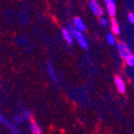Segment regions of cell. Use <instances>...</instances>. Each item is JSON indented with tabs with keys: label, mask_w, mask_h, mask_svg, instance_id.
I'll use <instances>...</instances> for the list:
<instances>
[{
	"label": "cell",
	"mask_w": 134,
	"mask_h": 134,
	"mask_svg": "<svg viewBox=\"0 0 134 134\" xmlns=\"http://www.w3.org/2000/svg\"><path fill=\"white\" fill-rule=\"evenodd\" d=\"M67 28L69 29V32L71 33L72 37L77 40V42H78V44L81 46V48H83V50H86L87 48H88V42L86 41V40H85L83 33L81 31H79V30H77V29L75 28V26H74L72 24H70V23L68 24Z\"/></svg>",
	"instance_id": "cell-1"
},
{
	"label": "cell",
	"mask_w": 134,
	"mask_h": 134,
	"mask_svg": "<svg viewBox=\"0 0 134 134\" xmlns=\"http://www.w3.org/2000/svg\"><path fill=\"white\" fill-rule=\"evenodd\" d=\"M117 51H118L119 54L123 59H127L130 55H131V50L130 49V47L127 46L126 43L124 42H118L117 43Z\"/></svg>",
	"instance_id": "cell-2"
},
{
	"label": "cell",
	"mask_w": 134,
	"mask_h": 134,
	"mask_svg": "<svg viewBox=\"0 0 134 134\" xmlns=\"http://www.w3.org/2000/svg\"><path fill=\"white\" fill-rule=\"evenodd\" d=\"M89 6L93 13L96 16H102L103 14V9L100 7V5L98 4L97 0H89Z\"/></svg>",
	"instance_id": "cell-3"
},
{
	"label": "cell",
	"mask_w": 134,
	"mask_h": 134,
	"mask_svg": "<svg viewBox=\"0 0 134 134\" xmlns=\"http://www.w3.org/2000/svg\"><path fill=\"white\" fill-rule=\"evenodd\" d=\"M106 6H107V10L108 13L111 17H114L116 14V7L114 0H104Z\"/></svg>",
	"instance_id": "cell-4"
},
{
	"label": "cell",
	"mask_w": 134,
	"mask_h": 134,
	"mask_svg": "<svg viewBox=\"0 0 134 134\" xmlns=\"http://www.w3.org/2000/svg\"><path fill=\"white\" fill-rule=\"evenodd\" d=\"M114 83H115L116 88H117L119 93L124 94L126 92V85L125 83H124V81L122 80V78H120L119 76H116L114 78Z\"/></svg>",
	"instance_id": "cell-5"
},
{
	"label": "cell",
	"mask_w": 134,
	"mask_h": 134,
	"mask_svg": "<svg viewBox=\"0 0 134 134\" xmlns=\"http://www.w3.org/2000/svg\"><path fill=\"white\" fill-rule=\"evenodd\" d=\"M62 34L63 37H64V40H66V42L69 45H73V37H72L71 33L69 32V30L66 27H63L62 28Z\"/></svg>",
	"instance_id": "cell-6"
},
{
	"label": "cell",
	"mask_w": 134,
	"mask_h": 134,
	"mask_svg": "<svg viewBox=\"0 0 134 134\" xmlns=\"http://www.w3.org/2000/svg\"><path fill=\"white\" fill-rule=\"evenodd\" d=\"M73 25L74 26H75V28L77 29V30H79V31L83 32L85 30V23H83V21L82 20L81 18H79V17H76V18H74L73 20Z\"/></svg>",
	"instance_id": "cell-7"
},
{
	"label": "cell",
	"mask_w": 134,
	"mask_h": 134,
	"mask_svg": "<svg viewBox=\"0 0 134 134\" xmlns=\"http://www.w3.org/2000/svg\"><path fill=\"white\" fill-rule=\"evenodd\" d=\"M0 120H1V122H2L3 124H5V125L7 126L8 127H9V130H10V131H11V133L12 134H19V130L16 129V127H14L13 125L11 123H9V121L7 120V119L5 118L4 116L1 114V116H0Z\"/></svg>",
	"instance_id": "cell-8"
},
{
	"label": "cell",
	"mask_w": 134,
	"mask_h": 134,
	"mask_svg": "<svg viewBox=\"0 0 134 134\" xmlns=\"http://www.w3.org/2000/svg\"><path fill=\"white\" fill-rule=\"evenodd\" d=\"M30 130H31L32 134L42 133V129H41V127H40L36 121H34V120H31V122H30Z\"/></svg>",
	"instance_id": "cell-9"
},
{
	"label": "cell",
	"mask_w": 134,
	"mask_h": 134,
	"mask_svg": "<svg viewBox=\"0 0 134 134\" xmlns=\"http://www.w3.org/2000/svg\"><path fill=\"white\" fill-rule=\"evenodd\" d=\"M111 27H112V32L114 35H119L120 33V28H119V25L116 22V20L114 18H112L111 20Z\"/></svg>",
	"instance_id": "cell-10"
},
{
	"label": "cell",
	"mask_w": 134,
	"mask_h": 134,
	"mask_svg": "<svg viewBox=\"0 0 134 134\" xmlns=\"http://www.w3.org/2000/svg\"><path fill=\"white\" fill-rule=\"evenodd\" d=\"M48 72H49V76H50V78H51V80L53 81L54 83H56V82H57V78H56L55 72H54V69L51 63H48Z\"/></svg>",
	"instance_id": "cell-11"
},
{
	"label": "cell",
	"mask_w": 134,
	"mask_h": 134,
	"mask_svg": "<svg viewBox=\"0 0 134 134\" xmlns=\"http://www.w3.org/2000/svg\"><path fill=\"white\" fill-rule=\"evenodd\" d=\"M107 41L110 45H114L115 44V37H114V34L112 33H109L107 35Z\"/></svg>",
	"instance_id": "cell-12"
},
{
	"label": "cell",
	"mask_w": 134,
	"mask_h": 134,
	"mask_svg": "<svg viewBox=\"0 0 134 134\" xmlns=\"http://www.w3.org/2000/svg\"><path fill=\"white\" fill-rule=\"evenodd\" d=\"M126 63H127V66L134 68V54H131V55L129 56V57L126 59Z\"/></svg>",
	"instance_id": "cell-13"
},
{
	"label": "cell",
	"mask_w": 134,
	"mask_h": 134,
	"mask_svg": "<svg viewBox=\"0 0 134 134\" xmlns=\"http://www.w3.org/2000/svg\"><path fill=\"white\" fill-rule=\"evenodd\" d=\"M24 118L25 119V120H31L32 119V113L30 112V111H25V113H24Z\"/></svg>",
	"instance_id": "cell-14"
},
{
	"label": "cell",
	"mask_w": 134,
	"mask_h": 134,
	"mask_svg": "<svg viewBox=\"0 0 134 134\" xmlns=\"http://www.w3.org/2000/svg\"><path fill=\"white\" fill-rule=\"evenodd\" d=\"M13 120L15 121V122H17V123H21V122H23L24 121V116H20V115H15L13 117Z\"/></svg>",
	"instance_id": "cell-15"
},
{
	"label": "cell",
	"mask_w": 134,
	"mask_h": 134,
	"mask_svg": "<svg viewBox=\"0 0 134 134\" xmlns=\"http://www.w3.org/2000/svg\"><path fill=\"white\" fill-rule=\"evenodd\" d=\"M99 22H100V25L102 26H107L108 25V20L106 18H104V17H101Z\"/></svg>",
	"instance_id": "cell-16"
},
{
	"label": "cell",
	"mask_w": 134,
	"mask_h": 134,
	"mask_svg": "<svg viewBox=\"0 0 134 134\" xmlns=\"http://www.w3.org/2000/svg\"><path fill=\"white\" fill-rule=\"evenodd\" d=\"M127 19H129V22H130V24H133L134 25V12H131V13L129 14Z\"/></svg>",
	"instance_id": "cell-17"
}]
</instances>
